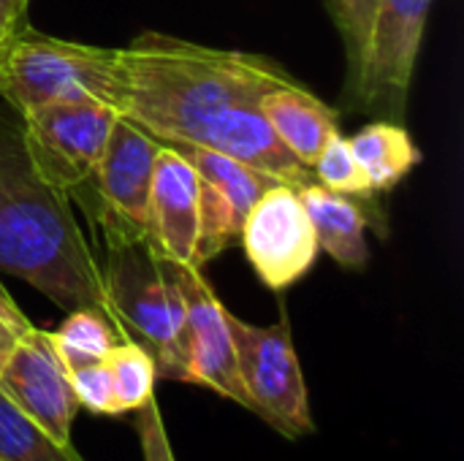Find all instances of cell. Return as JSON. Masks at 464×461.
<instances>
[{
  "mask_svg": "<svg viewBox=\"0 0 464 461\" xmlns=\"http://www.w3.org/2000/svg\"><path fill=\"white\" fill-rule=\"evenodd\" d=\"M0 461H82L73 448L54 446L44 429L27 418L0 391Z\"/></svg>",
  "mask_w": 464,
  "mask_h": 461,
  "instance_id": "cell-19",
  "label": "cell"
},
{
  "mask_svg": "<svg viewBox=\"0 0 464 461\" xmlns=\"http://www.w3.org/2000/svg\"><path fill=\"white\" fill-rule=\"evenodd\" d=\"M258 106L285 149L310 171L321 149L340 133L337 111L302 84L272 90L258 101Z\"/></svg>",
  "mask_w": 464,
  "mask_h": 461,
  "instance_id": "cell-15",
  "label": "cell"
},
{
  "mask_svg": "<svg viewBox=\"0 0 464 461\" xmlns=\"http://www.w3.org/2000/svg\"><path fill=\"white\" fill-rule=\"evenodd\" d=\"M68 378H71V389H73L79 408H84L95 416H120L114 383H111V372L106 367V359L87 364V367H79V370H71Z\"/></svg>",
  "mask_w": 464,
  "mask_h": 461,
  "instance_id": "cell-22",
  "label": "cell"
},
{
  "mask_svg": "<svg viewBox=\"0 0 464 461\" xmlns=\"http://www.w3.org/2000/svg\"><path fill=\"white\" fill-rule=\"evenodd\" d=\"M239 245L272 291H285L299 283L318 261V239L310 215L294 185H272L247 212Z\"/></svg>",
  "mask_w": 464,
  "mask_h": 461,
  "instance_id": "cell-9",
  "label": "cell"
},
{
  "mask_svg": "<svg viewBox=\"0 0 464 461\" xmlns=\"http://www.w3.org/2000/svg\"><path fill=\"white\" fill-rule=\"evenodd\" d=\"M166 266L185 307L193 386H207L220 397H228L237 405L253 410V402L242 386L239 367H237V351L228 329V310L220 304L201 269L177 264L171 258H166Z\"/></svg>",
  "mask_w": 464,
  "mask_h": 461,
  "instance_id": "cell-12",
  "label": "cell"
},
{
  "mask_svg": "<svg viewBox=\"0 0 464 461\" xmlns=\"http://www.w3.org/2000/svg\"><path fill=\"white\" fill-rule=\"evenodd\" d=\"M114 52V46H92L27 27L0 71V95L19 117L73 98H95L111 106L117 90Z\"/></svg>",
  "mask_w": 464,
  "mask_h": 461,
  "instance_id": "cell-4",
  "label": "cell"
},
{
  "mask_svg": "<svg viewBox=\"0 0 464 461\" xmlns=\"http://www.w3.org/2000/svg\"><path fill=\"white\" fill-rule=\"evenodd\" d=\"M0 315H3V318H8V321H11L14 326L24 329V331H27V329L33 326V323H30L27 318H24V312H22V310L16 307V302L11 299V293L5 291V285H3V283H0Z\"/></svg>",
  "mask_w": 464,
  "mask_h": 461,
  "instance_id": "cell-26",
  "label": "cell"
},
{
  "mask_svg": "<svg viewBox=\"0 0 464 461\" xmlns=\"http://www.w3.org/2000/svg\"><path fill=\"white\" fill-rule=\"evenodd\" d=\"M432 0H378L359 73L348 92L367 109L405 114Z\"/></svg>",
  "mask_w": 464,
  "mask_h": 461,
  "instance_id": "cell-7",
  "label": "cell"
},
{
  "mask_svg": "<svg viewBox=\"0 0 464 461\" xmlns=\"http://www.w3.org/2000/svg\"><path fill=\"white\" fill-rule=\"evenodd\" d=\"M185 144H198V147L215 149L226 158H234V160H239L261 174H269L277 182L294 185V187L315 182L313 171L307 166H302L285 149V144L277 139L275 128L269 125V120L264 117V111L256 101L220 109Z\"/></svg>",
  "mask_w": 464,
  "mask_h": 461,
  "instance_id": "cell-13",
  "label": "cell"
},
{
  "mask_svg": "<svg viewBox=\"0 0 464 461\" xmlns=\"http://www.w3.org/2000/svg\"><path fill=\"white\" fill-rule=\"evenodd\" d=\"M329 3V14L337 24V30L345 24V16H348V8H351V0H326Z\"/></svg>",
  "mask_w": 464,
  "mask_h": 461,
  "instance_id": "cell-28",
  "label": "cell"
},
{
  "mask_svg": "<svg viewBox=\"0 0 464 461\" xmlns=\"http://www.w3.org/2000/svg\"><path fill=\"white\" fill-rule=\"evenodd\" d=\"M114 111L160 144L190 141L220 109L261 101L266 92L299 84L280 62L182 41L163 33H141L114 52Z\"/></svg>",
  "mask_w": 464,
  "mask_h": 461,
  "instance_id": "cell-1",
  "label": "cell"
},
{
  "mask_svg": "<svg viewBox=\"0 0 464 461\" xmlns=\"http://www.w3.org/2000/svg\"><path fill=\"white\" fill-rule=\"evenodd\" d=\"M106 367L111 372L120 416L139 410L150 397H155V378H158L155 361L141 345H136L130 340H120L109 351Z\"/></svg>",
  "mask_w": 464,
  "mask_h": 461,
  "instance_id": "cell-20",
  "label": "cell"
},
{
  "mask_svg": "<svg viewBox=\"0 0 464 461\" xmlns=\"http://www.w3.org/2000/svg\"><path fill=\"white\" fill-rule=\"evenodd\" d=\"M160 141L136 122L117 117L101 160L90 177L98 196V228L103 245L147 239V206Z\"/></svg>",
  "mask_w": 464,
  "mask_h": 461,
  "instance_id": "cell-8",
  "label": "cell"
},
{
  "mask_svg": "<svg viewBox=\"0 0 464 461\" xmlns=\"http://www.w3.org/2000/svg\"><path fill=\"white\" fill-rule=\"evenodd\" d=\"M0 269L30 283L65 312L98 310L109 318L101 261L68 196L33 168L22 128L14 122H0Z\"/></svg>",
  "mask_w": 464,
  "mask_h": 461,
  "instance_id": "cell-2",
  "label": "cell"
},
{
  "mask_svg": "<svg viewBox=\"0 0 464 461\" xmlns=\"http://www.w3.org/2000/svg\"><path fill=\"white\" fill-rule=\"evenodd\" d=\"M49 337L68 372L103 361L109 351L122 340L117 326L98 310H71L60 329L49 331Z\"/></svg>",
  "mask_w": 464,
  "mask_h": 461,
  "instance_id": "cell-18",
  "label": "cell"
},
{
  "mask_svg": "<svg viewBox=\"0 0 464 461\" xmlns=\"http://www.w3.org/2000/svg\"><path fill=\"white\" fill-rule=\"evenodd\" d=\"M228 329L253 413L291 440L310 435L315 427L288 321L253 326L228 312Z\"/></svg>",
  "mask_w": 464,
  "mask_h": 461,
  "instance_id": "cell-6",
  "label": "cell"
},
{
  "mask_svg": "<svg viewBox=\"0 0 464 461\" xmlns=\"http://www.w3.org/2000/svg\"><path fill=\"white\" fill-rule=\"evenodd\" d=\"M313 177L318 185H324L332 193L348 196V198H370L372 185L367 174L362 171L359 160L351 152V144L343 133H337L313 163Z\"/></svg>",
  "mask_w": 464,
  "mask_h": 461,
  "instance_id": "cell-21",
  "label": "cell"
},
{
  "mask_svg": "<svg viewBox=\"0 0 464 461\" xmlns=\"http://www.w3.org/2000/svg\"><path fill=\"white\" fill-rule=\"evenodd\" d=\"M348 144L362 171L367 174L372 193L397 187L424 158L411 133L402 125L386 120L364 125L348 139Z\"/></svg>",
  "mask_w": 464,
  "mask_h": 461,
  "instance_id": "cell-17",
  "label": "cell"
},
{
  "mask_svg": "<svg viewBox=\"0 0 464 461\" xmlns=\"http://www.w3.org/2000/svg\"><path fill=\"white\" fill-rule=\"evenodd\" d=\"M133 413H136V429H139V443H141L144 461H174L166 429H163V416H160L155 397H150Z\"/></svg>",
  "mask_w": 464,
  "mask_h": 461,
  "instance_id": "cell-24",
  "label": "cell"
},
{
  "mask_svg": "<svg viewBox=\"0 0 464 461\" xmlns=\"http://www.w3.org/2000/svg\"><path fill=\"white\" fill-rule=\"evenodd\" d=\"M30 329H33V326H30ZM22 334H24V329L14 326L8 318L0 315V367H3V361L8 359V353L14 351V345L19 342Z\"/></svg>",
  "mask_w": 464,
  "mask_h": 461,
  "instance_id": "cell-27",
  "label": "cell"
},
{
  "mask_svg": "<svg viewBox=\"0 0 464 461\" xmlns=\"http://www.w3.org/2000/svg\"><path fill=\"white\" fill-rule=\"evenodd\" d=\"M296 193L310 215L318 247L329 253L343 269H364L370 258V247L364 239V209L348 196L332 193L318 182H307L296 187Z\"/></svg>",
  "mask_w": 464,
  "mask_h": 461,
  "instance_id": "cell-16",
  "label": "cell"
},
{
  "mask_svg": "<svg viewBox=\"0 0 464 461\" xmlns=\"http://www.w3.org/2000/svg\"><path fill=\"white\" fill-rule=\"evenodd\" d=\"M0 391L27 418H33L54 446L73 448L71 424L79 402L49 331L33 326L19 337L0 367Z\"/></svg>",
  "mask_w": 464,
  "mask_h": 461,
  "instance_id": "cell-11",
  "label": "cell"
},
{
  "mask_svg": "<svg viewBox=\"0 0 464 461\" xmlns=\"http://www.w3.org/2000/svg\"><path fill=\"white\" fill-rule=\"evenodd\" d=\"M117 117L95 98L54 101L22 117V144L38 177L71 198L90 182Z\"/></svg>",
  "mask_w": 464,
  "mask_h": 461,
  "instance_id": "cell-5",
  "label": "cell"
},
{
  "mask_svg": "<svg viewBox=\"0 0 464 461\" xmlns=\"http://www.w3.org/2000/svg\"><path fill=\"white\" fill-rule=\"evenodd\" d=\"M375 8H378V0H351L345 24L340 27V35L345 41V57H348V84L359 73V65H362V57H364V46H367V35H370V24H372Z\"/></svg>",
  "mask_w": 464,
  "mask_h": 461,
  "instance_id": "cell-23",
  "label": "cell"
},
{
  "mask_svg": "<svg viewBox=\"0 0 464 461\" xmlns=\"http://www.w3.org/2000/svg\"><path fill=\"white\" fill-rule=\"evenodd\" d=\"M30 27V0H0V71L19 35Z\"/></svg>",
  "mask_w": 464,
  "mask_h": 461,
  "instance_id": "cell-25",
  "label": "cell"
},
{
  "mask_svg": "<svg viewBox=\"0 0 464 461\" xmlns=\"http://www.w3.org/2000/svg\"><path fill=\"white\" fill-rule=\"evenodd\" d=\"M103 247L106 258L101 274L111 323L122 340L141 345L152 356L160 378L193 383L185 307L166 258L150 239H128Z\"/></svg>",
  "mask_w": 464,
  "mask_h": 461,
  "instance_id": "cell-3",
  "label": "cell"
},
{
  "mask_svg": "<svg viewBox=\"0 0 464 461\" xmlns=\"http://www.w3.org/2000/svg\"><path fill=\"white\" fill-rule=\"evenodd\" d=\"M169 147H174L198 177L196 269H204V264L218 258L223 250L239 245L242 223L250 206L272 185H277V179L198 144L177 141Z\"/></svg>",
  "mask_w": 464,
  "mask_h": 461,
  "instance_id": "cell-10",
  "label": "cell"
},
{
  "mask_svg": "<svg viewBox=\"0 0 464 461\" xmlns=\"http://www.w3.org/2000/svg\"><path fill=\"white\" fill-rule=\"evenodd\" d=\"M147 239L150 245L177 261L196 266L198 242V177L193 166L169 144H160L150 206H147Z\"/></svg>",
  "mask_w": 464,
  "mask_h": 461,
  "instance_id": "cell-14",
  "label": "cell"
}]
</instances>
